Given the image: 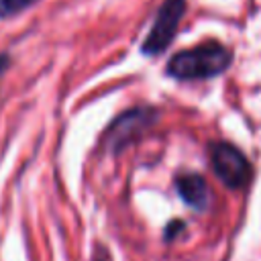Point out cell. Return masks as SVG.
Wrapping results in <instances>:
<instances>
[{
  "instance_id": "1",
  "label": "cell",
  "mask_w": 261,
  "mask_h": 261,
  "mask_svg": "<svg viewBox=\"0 0 261 261\" xmlns=\"http://www.w3.org/2000/svg\"><path fill=\"white\" fill-rule=\"evenodd\" d=\"M232 57L230 51L216 43V41H206L196 47L177 51L165 65V71L169 77L179 80V82H192V80H208L216 77L222 71L228 69Z\"/></svg>"
},
{
  "instance_id": "2",
  "label": "cell",
  "mask_w": 261,
  "mask_h": 261,
  "mask_svg": "<svg viewBox=\"0 0 261 261\" xmlns=\"http://www.w3.org/2000/svg\"><path fill=\"white\" fill-rule=\"evenodd\" d=\"M159 118V110L153 106H137L118 114L104 133V147L110 153H118L137 141L147 128H151Z\"/></svg>"
},
{
  "instance_id": "3",
  "label": "cell",
  "mask_w": 261,
  "mask_h": 261,
  "mask_svg": "<svg viewBox=\"0 0 261 261\" xmlns=\"http://www.w3.org/2000/svg\"><path fill=\"white\" fill-rule=\"evenodd\" d=\"M210 163L216 177L230 190L245 188L251 179V165L234 145L216 141L210 145Z\"/></svg>"
},
{
  "instance_id": "4",
  "label": "cell",
  "mask_w": 261,
  "mask_h": 261,
  "mask_svg": "<svg viewBox=\"0 0 261 261\" xmlns=\"http://www.w3.org/2000/svg\"><path fill=\"white\" fill-rule=\"evenodd\" d=\"M184 12H186V0H163V4L155 14L153 27L141 45L143 55L153 57L169 47V43L177 33L179 20L184 18Z\"/></svg>"
},
{
  "instance_id": "5",
  "label": "cell",
  "mask_w": 261,
  "mask_h": 261,
  "mask_svg": "<svg viewBox=\"0 0 261 261\" xmlns=\"http://www.w3.org/2000/svg\"><path fill=\"white\" fill-rule=\"evenodd\" d=\"M175 190L194 210H206L210 204V188L200 173H179L175 177Z\"/></svg>"
},
{
  "instance_id": "6",
  "label": "cell",
  "mask_w": 261,
  "mask_h": 261,
  "mask_svg": "<svg viewBox=\"0 0 261 261\" xmlns=\"http://www.w3.org/2000/svg\"><path fill=\"white\" fill-rule=\"evenodd\" d=\"M37 2L39 0H0V18H10Z\"/></svg>"
},
{
  "instance_id": "7",
  "label": "cell",
  "mask_w": 261,
  "mask_h": 261,
  "mask_svg": "<svg viewBox=\"0 0 261 261\" xmlns=\"http://www.w3.org/2000/svg\"><path fill=\"white\" fill-rule=\"evenodd\" d=\"M184 228V222H179V220H173V222H169L167 224V228H165V239L169 241V239H173L175 234H177V230H181Z\"/></svg>"
},
{
  "instance_id": "8",
  "label": "cell",
  "mask_w": 261,
  "mask_h": 261,
  "mask_svg": "<svg viewBox=\"0 0 261 261\" xmlns=\"http://www.w3.org/2000/svg\"><path fill=\"white\" fill-rule=\"evenodd\" d=\"M8 65H10V55L8 53H0V77L8 69Z\"/></svg>"
}]
</instances>
